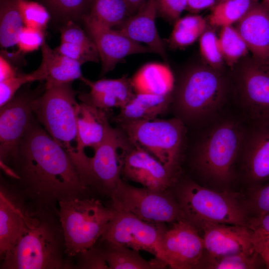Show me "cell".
Listing matches in <instances>:
<instances>
[{
    "label": "cell",
    "instance_id": "cell-43",
    "mask_svg": "<svg viewBox=\"0 0 269 269\" xmlns=\"http://www.w3.org/2000/svg\"><path fill=\"white\" fill-rule=\"evenodd\" d=\"M157 15L164 20L175 22L186 9L187 0H156Z\"/></svg>",
    "mask_w": 269,
    "mask_h": 269
},
{
    "label": "cell",
    "instance_id": "cell-30",
    "mask_svg": "<svg viewBox=\"0 0 269 269\" xmlns=\"http://www.w3.org/2000/svg\"><path fill=\"white\" fill-rule=\"evenodd\" d=\"M266 267L261 256L256 251L241 252L222 256L204 254L200 268L211 269H254Z\"/></svg>",
    "mask_w": 269,
    "mask_h": 269
},
{
    "label": "cell",
    "instance_id": "cell-13",
    "mask_svg": "<svg viewBox=\"0 0 269 269\" xmlns=\"http://www.w3.org/2000/svg\"><path fill=\"white\" fill-rule=\"evenodd\" d=\"M172 223L161 239L160 260L173 269L200 268L205 249L197 228L185 218Z\"/></svg>",
    "mask_w": 269,
    "mask_h": 269
},
{
    "label": "cell",
    "instance_id": "cell-15",
    "mask_svg": "<svg viewBox=\"0 0 269 269\" xmlns=\"http://www.w3.org/2000/svg\"><path fill=\"white\" fill-rule=\"evenodd\" d=\"M122 175L143 187L158 191L167 190L176 175L153 155L131 142L123 158Z\"/></svg>",
    "mask_w": 269,
    "mask_h": 269
},
{
    "label": "cell",
    "instance_id": "cell-40",
    "mask_svg": "<svg viewBox=\"0 0 269 269\" xmlns=\"http://www.w3.org/2000/svg\"><path fill=\"white\" fill-rule=\"evenodd\" d=\"M61 42L88 48H97L94 42L85 31L72 20L65 22L60 28Z\"/></svg>",
    "mask_w": 269,
    "mask_h": 269
},
{
    "label": "cell",
    "instance_id": "cell-8",
    "mask_svg": "<svg viewBox=\"0 0 269 269\" xmlns=\"http://www.w3.org/2000/svg\"><path fill=\"white\" fill-rule=\"evenodd\" d=\"M226 89V83L218 70L210 66H195L183 75L174 99L183 118L195 120L218 108L225 98Z\"/></svg>",
    "mask_w": 269,
    "mask_h": 269
},
{
    "label": "cell",
    "instance_id": "cell-25",
    "mask_svg": "<svg viewBox=\"0 0 269 269\" xmlns=\"http://www.w3.org/2000/svg\"><path fill=\"white\" fill-rule=\"evenodd\" d=\"M131 79L135 93L167 95L174 88V76L166 63H146Z\"/></svg>",
    "mask_w": 269,
    "mask_h": 269
},
{
    "label": "cell",
    "instance_id": "cell-49",
    "mask_svg": "<svg viewBox=\"0 0 269 269\" xmlns=\"http://www.w3.org/2000/svg\"><path fill=\"white\" fill-rule=\"evenodd\" d=\"M224 0H217L218 2H221V1H224Z\"/></svg>",
    "mask_w": 269,
    "mask_h": 269
},
{
    "label": "cell",
    "instance_id": "cell-38",
    "mask_svg": "<svg viewBox=\"0 0 269 269\" xmlns=\"http://www.w3.org/2000/svg\"><path fill=\"white\" fill-rule=\"evenodd\" d=\"M246 204L253 216L269 213V183L252 186Z\"/></svg>",
    "mask_w": 269,
    "mask_h": 269
},
{
    "label": "cell",
    "instance_id": "cell-26",
    "mask_svg": "<svg viewBox=\"0 0 269 269\" xmlns=\"http://www.w3.org/2000/svg\"><path fill=\"white\" fill-rule=\"evenodd\" d=\"M172 100V94L158 95L136 93L129 103L120 109L115 120L119 124L157 118L167 111Z\"/></svg>",
    "mask_w": 269,
    "mask_h": 269
},
{
    "label": "cell",
    "instance_id": "cell-17",
    "mask_svg": "<svg viewBox=\"0 0 269 269\" xmlns=\"http://www.w3.org/2000/svg\"><path fill=\"white\" fill-rule=\"evenodd\" d=\"M203 231L205 251L211 256L255 251L247 226L204 222L196 227Z\"/></svg>",
    "mask_w": 269,
    "mask_h": 269
},
{
    "label": "cell",
    "instance_id": "cell-46",
    "mask_svg": "<svg viewBox=\"0 0 269 269\" xmlns=\"http://www.w3.org/2000/svg\"><path fill=\"white\" fill-rule=\"evenodd\" d=\"M216 0H187L186 9L192 12H196L202 9L213 6Z\"/></svg>",
    "mask_w": 269,
    "mask_h": 269
},
{
    "label": "cell",
    "instance_id": "cell-39",
    "mask_svg": "<svg viewBox=\"0 0 269 269\" xmlns=\"http://www.w3.org/2000/svg\"><path fill=\"white\" fill-rule=\"evenodd\" d=\"M55 49L81 65L88 62H99L100 60L97 48H88L61 42Z\"/></svg>",
    "mask_w": 269,
    "mask_h": 269
},
{
    "label": "cell",
    "instance_id": "cell-1",
    "mask_svg": "<svg viewBox=\"0 0 269 269\" xmlns=\"http://www.w3.org/2000/svg\"><path fill=\"white\" fill-rule=\"evenodd\" d=\"M6 174L32 202L55 209L60 201L85 197L82 183L66 149L35 118L5 164Z\"/></svg>",
    "mask_w": 269,
    "mask_h": 269
},
{
    "label": "cell",
    "instance_id": "cell-44",
    "mask_svg": "<svg viewBox=\"0 0 269 269\" xmlns=\"http://www.w3.org/2000/svg\"><path fill=\"white\" fill-rule=\"evenodd\" d=\"M79 267L82 269H109L105 260L103 250L95 245L81 254Z\"/></svg>",
    "mask_w": 269,
    "mask_h": 269
},
{
    "label": "cell",
    "instance_id": "cell-10",
    "mask_svg": "<svg viewBox=\"0 0 269 269\" xmlns=\"http://www.w3.org/2000/svg\"><path fill=\"white\" fill-rule=\"evenodd\" d=\"M110 197L114 209L145 221L172 223L184 218L177 200L167 190L136 187L121 180Z\"/></svg>",
    "mask_w": 269,
    "mask_h": 269
},
{
    "label": "cell",
    "instance_id": "cell-2",
    "mask_svg": "<svg viewBox=\"0 0 269 269\" xmlns=\"http://www.w3.org/2000/svg\"><path fill=\"white\" fill-rule=\"evenodd\" d=\"M25 205L20 230L1 259L2 269H60L70 266L64 258L65 247L57 210L34 203Z\"/></svg>",
    "mask_w": 269,
    "mask_h": 269
},
{
    "label": "cell",
    "instance_id": "cell-35",
    "mask_svg": "<svg viewBox=\"0 0 269 269\" xmlns=\"http://www.w3.org/2000/svg\"><path fill=\"white\" fill-rule=\"evenodd\" d=\"M247 227L251 231L255 251L262 258L269 269V213L250 216Z\"/></svg>",
    "mask_w": 269,
    "mask_h": 269
},
{
    "label": "cell",
    "instance_id": "cell-48",
    "mask_svg": "<svg viewBox=\"0 0 269 269\" xmlns=\"http://www.w3.org/2000/svg\"><path fill=\"white\" fill-rule=\"evenodd\" d=\"M262 4L269 10V0H263Z\"/></svg>",
    "mask_w": 269,
    "mask_h": 269
},
{
    "label": "cell",
    "instance_id": "cell-33",
    "mask_svg": "<svg viewBox=\"0 0 269 269\" xmlns=\"http://www.w3.org/2000/svg\"><path fill=\"white\" fill-rule=\"evenodd\" d=\"M218 39L223 59L229 66H234L249 50L236 29L231 26L222 27Z\"/></svg>",
    "mask_w": 269,
    "mask_h": 269
},
{
    "label": "cell",
    "instance_id": "cell-3",
    "mask_svg": "<svg viewBox=\"0 0 269 269\" xmlns=\"http://www.w3.org/2000/svg\"><path fill=\"white\" fill-rule=\"evenodd\" d=\"M58 204L57 214L69 257L78 256L93 247L116 212L99 200L86 197L60 201Z\"/></svg>",
    "mask_w": 269,
    "mask_h": 269
},
{
    "label": "cell",
    "instance_id": "cell-24",
    "mask_svg": "<svg viewBox=\"0 0 269 269\" xmlns=\"http://www.w3.org/2000/svg\"><path fill=\"white\" fill-rule=\"evenodd\" d=\"M41 48V64L32 72L35 81H45L46 85L61 84L72 83L83 77L80 63L52 49L45 40Z\"/></svg>",
    "mask_w": 269,
    "mask_h": 269
},
{
    "label": "cell",
    "instance_id": "cell-36",
    "mask_svg": "<svg viewBox=\"0 0 269 269\" xmlns=\"http://www.w3.org/2000/svg\"><path fill=\"white\" fill-rule=\"evenodd\" d=\"M20 7L24 26L45 31L50 13L41 3L28 0H20Z\"/></svg>",
    "mask_w": 269,
    "mask_h": 269
},
{
    "label": "cell",
    "instance_id": "cell-19",
    "mask_svg": "<svg viewBox=\"0 0 269 269\" xmlns=\"http://www.w3.org/2000/svg\"><path fill=\"white\" fill-rule=\"evenodd\" d=\"M236 30L258 63L269 66V10L255 2L238 21Z\"/></svg>",
    "mask_w": 269,
    "mask_h": 269
},
{
    "label": "cell",
    "instance_id": "cell-42",
    "mask_svg": "<svg viewBox=\"0 0 269 269\" xmlns=\"http://www.w3.org/2000/svg\"><path fill=\"white\" fill-rule=\"evenodd\" d=\"M35 81L32 72L21 74L0 82V107L9 101L20 88L27 83Z\"/></svg>",
    "mask_w": 269,
    "mask_h": 269
},
{
    "label": "cell",
    "instance_id": "cell-7",
    "mask_svg": "<svg viewBox=\"0 0 269 269\" xmlns=\"http://www.w3.org/2000/svg\"><path fill=\"white\" fill-rule=\"evenodd\" d=\"M78 93L71 83L45 84L43 92L32 103L36 120L66 151L75 148L73 142H77Z\"/></svg>",
    "mask_w": 269,
    "mask_h": 269
},
{
    "label": "cell",
    "instance_id": "cell-32",
    "mask_svg": "<svg viewBox=\"0 0 269 269\" xmlns=\"http://www.w3.org/2000/svg\"><path fill=\"white\" fill-rule=\"evenodd\" d=\"M255 0H227L218 2L209 16L213 26H231L238 21L248 11Z\"/></svg>",
    "mask_w": 269,
    "mask_h": 269
},
{
    "label": "cell",
    "instance_id": "cell-5",
    "mask_svg": "<svg viewBox=\"0 0 269 269\" xmlns=\"http://www.w3.org/2000/svg\"><path fill=\"white\" fill-rule=\"evenodd\" d=\"M177 198L184 218L195 227L204 222L247 227L246 203L236 193L217 192L187 181L178 187Z\"/></svg>",
    "mask_w": 269,
    "mask_h": 269
},
{
    "label": "cell",
    "instance_id": "cell-6",
    "mask_svg": "<svg viewBox=\"0 0 269 269\" xmlns=\"http://www.w3.org/2000/svg\"><path fill=\"white\" fill-rule=\"evenodd\" d=\"M130 141L145 150L177 174L185 128L178 118L129 122L119 124Z\"/></svg>",
    "mask_w": 269,
    "mask_h": 269
},
{
    "label": "cell",
    "instance_id": "cell-12",
    "mask_svg": "<svg viewBox=\"0 0 269 269\" xmlns=\"http://www.w3.org/2000/svg\"><path fill=\"white\" fill-rule=\"evenodd\" d=\"M45 88L44 83L34 90L20 91L0 107V164L7 162L35 119L32 103Z\"/></svg>",
    "mask_w": 269,
    "mask_h": 269
},
{
    "label": "cell",
    "instance_id": "cell-37",
    "mask_svg": "<svg viewBox=\"0 0 269 269\" xmlns=\"http://www.w3.org/2000/svg\"><path fill=\"white\" fill-rule=\"evenodd\" d=\"M199 46L201 54L209 66L219 70L223 58L216 34L211 30L205 31L200 37Z\"/></svg>",
    "mask_w": 269,
    "mask_h": 269
},
{
    "label": "cell",
    "instance_id": "cell-18",
    "mask_svg": "<svg viewBox=\"0 0 269 269\" xmlns=\"http://www.w3.org/2000/svg\"><path fill=\"white\" fill-rule=\"evenodd\" d=\"M247 137L244 166L252 186L269 180V119L253 120Z\"/></svg>",
    "mask_w": 269,
    "mask_h": 269
},
{
    "label": "cell",
    "instance_id": "cell-21",
    "mask_svg": "<svg viewBox=\"0 0 269 269\" xmlns=\"http://www.w3.org/2000/svg\"><path fill=\"white\" fill-rule=\"evenodd\" d=\"M157 16L156 0H146L136 13L128 18L117 29L132 40L145 44L167 64L164 45L156 27Z\"/></svg>",
    "mask_w": 269,
    "mask_h": 269
},
{
    "label": "cell",
    "instance_id": "cell-9",
    "mask_svg": "<svg viewBox=\"0 0 269 269\" xmlns=\"http://www.w3.org/2000/svg\"><path fill=\"white\" fill-rule=\"evenodd\" d=\"M243 135L233 122L225 121L215 126L197 146L195 163L199 171L219 183L230 181Z\"/></svg>",
    "mask_w": 269,
    "mask_h": 269
},
{
    "label": "cell",
    "instance_id": "cell-4",
    "mask_svg": "<svg viewBox=\"0 0 269 269\" xmlns=\"http://www.w3.org/2000/svg\"><path fill=\"white\" fill-rule=\"evenodd\" d=\"M131 142L121 128L112 127L92 156L85 151H67L82 183L110 196L121 178L123 160Z\"/></svg>",
    "mask_w": 269,
    "mask_h": 269
},
{
    "label": "cell",
    "instance_id": "cell-41",
    "mask_svg": "<svg viewBox=\"0 0 269 269\" xmlns=\"http://www.w3.org/2000/svg\"><path fill=\"white\" fill-rule=\"evenodd\" d=\"M44 40V31L24 26L18 35L16 45L20 51L28 53L38 49Z\"/></svg>",
    "mask_w": 269,
    "mask_h": 269
},
{
    "label": "cell",
    "instance_id": "cell-23",
    "mask_svg": "<svg viewBox=\"0 0 269 269\" xmlns=\"http://www.w3.org/2000/svg\"><path fill=\"white\" fill-rule=\"evenodd\" d=\"M76 122L78 138L74 149L78 151H85L87 147L94 151L105 140L112 128L108 112L81 101L77 108Z\"/></svg>",
    "mask_w": 269,
    "mask_h": 269
},
{
    "label": "cell",
    "instance_id": "cell-22",
    "mask_svg": "<svg viewBox=\"0 0 269 269\" xmlns=\"http://www.w3.org/2000/svg\"><path fill=\"white\" fill-rule=\"evenodd\" d=\"M24 196L16 187L0 185V255L1 259L17 237L22 225Z\"/></svg>",
    "mask_w": 269,
    "mask_h": 269
},
{
    "label": "cell",
    "instance_id": "cell-28",
    "mask_svg": "<svg viewBox=\"0 0 269 269\" xmlns=\"http://www.w3.org/2000/svg\"><path fill=\"white\" fill-rule=\"evenodd\" d=\"M24 26L20 0H0V43L2 48L16 45L18 35Z\"/></svg>",
    "mask_w": 269,
    "mask_h": 269
},
{
    "label": "cell",
    "instance_id": "cell-47",
    "mask_svg": "<svg viewBox=\"0 0 269 269\" xmlns=\"http://www.w3.org/2000/svg\"><path fill=\"white\" fill-rule=\"evenodd\" d=\"M132 15L136 13L144 5L146 0H125Z\"/></svg>",
    "mask_w": 269,
    "mask_h": 269
},
{
    "label": "cell",
    "instance_id": "cell-14",
    "mask_svg": "<svg viewBox=\"0 0 269 269\" xmlns=\"http://www.w3.org/2000/svg\"><path fill=\"white\" fill-rule=\"evenodd\" d=\"M88 34L94 42L101 61V75L113 70L117 64L128 56L153 53L147 46H143L114 29L86 17L82 19Z\"/></svg>",
    "mask_w": 269,
    "mask_h": 269
},
{
    "label": "cell",
    "instance_id": "cell-27",
    "mask_svg": "<svg viewBox=\"0 0 269 269\" xmlns=\"http://www.w3.org/2000/svg\"><path fill=\"white\" fill-rule=\"evenodd\" d=\"M103 255L109 269H162L167 265L163 261L155 259L146 261L138 251L128 247L105 243Z\"/></svg>",
    "mask_w": 269,
    "mask_h": 269
},
{
    "label": "cell",
    "instance_id": "cell-16",
    "mask_svg": "<svg viewBox=\"0 0 269 269\" xmlns=\"http://www.w3.org/2000/svg\"><path fill=\"white\" fill-rule=\"evenodd\" d=\"M238 75L240 93L251 119H269V66L251 58L244 63Z\"/></svg>",
    "mask_w": 269,
    "mask_h": 269
},
{
    "label": "cell",
    "instance_id": "cell-31",
    "mask_svg": "<svg viewBox=\"0 0 269 269\" xmlns=\"http://www.w3.org/2000/svg\"><path fill=\"white\" fill-rule=\"evenodd\" d=\"M206 26V21L200 15H189L179 18L174 22L167 43L172 48L188 46L201 36Z\"/></svg>",
    "mask_w": 269,
    "mask_h": 269
},
{
    "label": "cell",
    "instance_id": "cell-11",
    "mask_svg": "<svg viewBox=\"0 0 269 269\" xmlns=\"http://www.w3.org/2000/svg\"><path fill=\"white\" fill-rule=\"evenodd\" d=\"M166 229L164 223L145 221L130 213L116 210L100 239L104 243L147 252L160 260L161 241Z\"/></svg>",
    "mask_w": 269,
    "mask_h": 269
},
{
    "label": "cell",
    "instance_id": "cell-34",
    "mask_svg": "<svg viewBox=\"0 0 269 269\" xmlns=\"http://www.w3.org/2000/svg\"><path fill=\"white\" fill-rule=\"evenodd\" d=\"M50 13L66 22L82 19L93 0H41Z\"/></svg>",
    "mask_w": 269,
    "mask_h": 269
},
{
    "label": "cell",
    "instance_id": "cell-29",
    "mask_svg": "<svg viewBox=\"0 0 269 269\" xmlns=\"http://www.w3.org/2000/svg\"><path fill=\"white\" fill-rule=\"evenodd\" d=\"M131 15L125 0H93L84 17L113 28L118 27Z\"/></svg>",
    "mask_w": 269,
    "mask_h": 269
},
{
    "label": "cell",
    "instance_id": "cell-20",
    "mask_svg": "<svg viewBox=\"0 0 269 269\" xmlns=\"http://www.w3.org/2000/svg\"><path fill=\"white\" fill-rule=\"evenodd\" d=\"M81 80L89 87L90 91L80 94V100L107 112L112 108H122L136 94L131 79L126 75L118 79L94 81L83 77Z\"/></svg>",
    "mask_w": 269,
    "mask_h": 269
},
{
    "label": "cell",
    "instance_id": "cell-45",
    "mask_svg": "<svg viewBox=\"0 0 269 269\" xmlns=\"http://www.w3.org/2000/svg\"><path fill=\"white\" fill-rule=\"evenodd\" d=\"M19 73L16 69L1 53L0 56V82L15 77Z\"/></svg>",
    "mask_w": 269,
    "mask_h": 269
}]
</instances>
